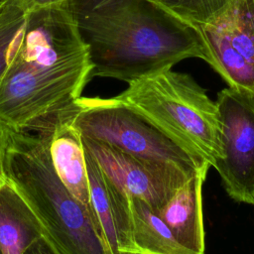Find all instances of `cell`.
Masks as SVG:
<instances>
[{
	"label": "cell",
	"instance_id": "4",
	"mask_svg": "<svg viewBox=\"0 0 254 254\" xmlns=\"http://www.w3.org/2000/svg\"><path fill=\"white\" fill-rule=\"evenodd\" d=\"M115 97L210 167L220 156L216 102L190 74L165 69L129 83Z\"/></svg>",
	"mask_w": 254,
	"mask_h": 254
},
{
	"label": "cell",
	"instance_id": "15",
	"mask_svg": "<svg viewBox=\"0 0 254 254\" xmlns=\"http://www.w3.org/2000/svg\"><path fill=\"white\" fill-rule=\"evenodd\" d=\"M186 23L197 27L219 19L235 0H156Z\"/></svg>",
	"mask_w": 254,
	"mask_h": 254
},
{
	"label": "cell",
	"instance_id": "18",
	"mask_svg": "<svg viewBox=\"0 0 254 254\" xmlns=\"http://www.w3.org/2000/svg\"><path fill=\"white\" fill-rule=\"evenodd\" d=\"M24 254H58V252L44 237H42L31 245Z\"/></svg>",
	"mask_w": 254,
	"mask_h": 254
},
{
	"label": "cell",
	"instance_id": "7",
	"mask_svg": "<svg viewBox=\"0 0 254 254\" xmlns=\"http://www.w3.org/2000/svg\"><path fill=\"white\" fill-rule=\"evenodd\" d=\"M194 28L205 62L229 87L254 95V0H235L215 22Z\"/></svg>",
	"mask_w": 254,
	"mask_h": 254
},
{
	"label": "cell",
	"instance_id": "1",
	"mask_svg": "<svg viewBox=\"0 0 254 254\" xmlns=\"http://www.w3.org/2000/svg\"><path fill=\"white\" fill-rule=\"evenodd\" d=\"M91 71L67 4L28 11L20 48L0 79V119L15 131L52 132L70 119Z\"/></svg>",
	"mask_w": 254,
	"mask_h": 254
},
{
	"label": "cell",
	"instance_id": "14",
	"mask_svg": "<svg viewBox=\"0 0 254 254\" xmlns=\"http://www.w3.org/2000/svg\"><path fill=\"white\" fill-rule=\"evenodd\" d=\"M27 12L18 2L10 0L0 15V79L20 48Z\"/></svg>",
	"mask_w": 254,
	"mask_h": 254
},
{
	"label": "cell",
	"instance_id": "21",
	"mask_svg": "<svg viewBox=\"0 0 254 254\" xmlns=\"http://www.w3.org/2000/svg\"><path fill=\"white\" fill-rule=\"evenodd\" d=\"M0 254H2V252H1V251H0Z\"/></svg>",
	"mask_w": 254,
	"mask_h": 254
},
{
	"label": "cell",
	"instance_id": "17",
	"mask_svg": "<svg viewBox=\"0 0 254 254\" xmlns=\"http://www.w3.org/2000/svg\"><path fill=\"white\" fill-rule=\"evenodd\" d=\"M26 10H34L39 8H45L50 6L66 5L68 0H15Z\"/></svg>",
	"mask_w": 254,
	"mask_h": 254
},
{
	"label": "cell",
	"instance_id": "11",
	"mask_svg": "<svg viewBox=\"0 0 254 254\" xmlns=\"http://www.w3.org/2000/svg\"><path fill=\"white\" fill-rule=\"evenodd\" d=\"M49 135V153L54 170L66 190L90 206L89 181L81 135L70 122H60Z\"/></svg>",
	"mask_w": 254,
	"mask_h": 254
},
{
	"label": "cell",
	"instance_id": "13",
	"mask_svg": "<svg viewBox=\"0 0 254 254\" xmlns=\"http://www.w3.org/2000/svg\"><path fill=\"white\" fill-rule=\"evenodd\" d=\"M44 236L30 207L6 182L0 184V250L2 254H24Z\"/></svg>",
	"mask_w": 254,
	"mask_h": 254
},
{
	"label": "cell",
	"instance_id": "3",
	"mask_svg": "<svg viewBox=\"0 0 254 254\" xmlns=\"http://www.w3.org/2000/svg\"><path fill=\"white\" fill-rule=\"evenodd\" d=\"M48 132L10 129L4 175L40 222L58 254H108L90 206L77 200L58 178Z\"/></svg>",
	"mask_w": 254,
	"mask_h": 254
},
{
	"label": "cell",
	"instance_id": "8",
	"mask_svg": "<svg viewBox=\"0 0 254 254\" xmlns=\"http://www.w3.org/2000/svg\"><path fill=\"white\" fill-rule=\"evenodd\" d=\"M81 138L84 149L117 190L143 199L157 211L191 176L149 164L107 144Z\"/></svg>",
	"mask_w": 254,
	"mask_h": 254
},
{
	"label": "cell",
	"instance_id": "12",
	"mask_svg": "<svg viewBox=\"0 0 254 254\" xmlns=\"http://www.w3.org/2000/svg\"><path fill=\"white\" fill-rule=\"evenodd\" d=\"M127 250L128 254H196L176 239L157 210L143 199L129 195Z\"/></svg>",
	"mask_w": 254,
	"mask_h": 254
},
{
	"label": "cell",
	"instance_id": "5",
	"mask_svg": "<svg viewBox=\"0 0 254 254\" xmlns=\"http://www.w3.org/2000/svg\"><path fill=\"white\" fill-rule=\"evenodd\" d=\"M83 138L112 146L149 164L192 175L208 165L116 97H82L70 119Z\"/></svg>",
	"mask_w": 254,
	"mask_h": 254
},
{
	"label": "cell",
	"instance_id": "9",
	"mask_svg": "<svg viewBox=\"0 0 254 254\" xmlns=\"http://www.w3.org/2000/svg\"><path fill=\"white\" fill-rule=\"evenodd\" d=\"M85 157L89 181L90 207L108 254H128V195L111 184L86 150Z\"/></svg>",
	"mask_w": 254,
	"mask_h": 254
},
{
	"label": "cell",
	"instance_id": "16",
	"mask_svg": "<svg viewBox=\"0 0 254 254\" xmlns=\"http://www.w3.org/2000/svg\"><path fill=\"white\" fill-rule=\"evenodd\" d=\"M10 128L0 119V184L6 182L4 175V156L8 142V134Z\"/></svg>",
	"mask_w": 254,
	"mask_h": 254
},
{
	"label": "cell",
	"instance_id": "2",
	"mask_svg": "<svg viewBox=\"0 0 254 254\" xmlns=\"http://www.w3.org/2000/svg\"><path fill=\"white\" fill-rule=\"evenodd\" d=\"M88 50L91 77L128 84L189 58L206 61L197 30L156 0H68Z\"/></svg>",
	"mask_w": 254,
	"mask_h": 254
},
{
	"label": "cell",
	"instance_id": "10",
	"mask_svg": "<svg viewBox=\"0 0 254 254\" xmlns=\"http://www.w3.org/2000/svg\"><path fill=\"white\" fill-rule=\"evenodd\" d=\"M209 167L192 174L158 211L176 239L196 254H204L202 186Z\"/></svg>",
	"mask_w": 254,
	"mask_h": 254
},
{
	"label": "cell",
	"instance_id": "6",
	"mask_svg": "<svg viewBox=\"0 0 254 254\" xmlns=\"http://www.w3.org/2000/svg\"><path fill=\"white\" fill-rule=\"evenodd\" d=\"M220 156L212 167L227 194L254 205V95L227 87L217 94Z\"/></svg>",
	"mask_w": 254,
	"mask_h": 254
},
{
	"label": "cell",
	"instance_id": "20",
	"mask_svg": "<svg viewBox=\"0 0 254 254\" xmlns=\"http://www.w3.org/2000/svg\"><path fill=\"white\" fill-rule=\"evenodd\" d=\"M130 254H141V253H130Z\"/></svg>",
	"mask_w": 254,
	"mask_h": 254
},
{
	"label": "cell",
	"instance_id": "19",
	"mask_svg": "<svg viewBox=\"0 0 254 254\" xmlns=\"http://www.w3.org/2000/svg\"><path fill=\"white\" fill-rule=\"evenodd\" d=\"M9 1H10V0H0V15H1V13L4 11V9L6 8V6H7V4H8Z\"/></svg>",
	"mask_w": 254,
	"mask_h": 254
}]
</instances>
